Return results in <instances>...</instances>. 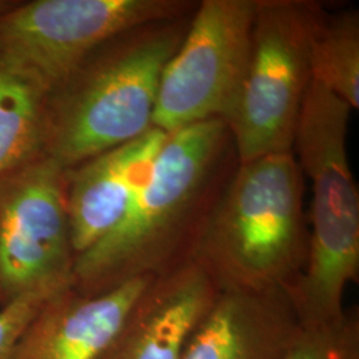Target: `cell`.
<instances>
[{"label":"cell","instance_id":"6da1fadb","mask_svg":"<svg viewBox=\"0 0 359 359\" xmlns=\"http://www.w3.org/2000/svg\"><path fill=\"white\" fill-rule=\"evenodd\" d=\"M237 165L222 118L169 133L127 215L76 257L72 287L81 294H100L192 261L206 218Z\"/></svg>","mask_w":359,"mask_h":359},{"label":"cell","instance_id":"7a4b0ae2","mask_svg":"<svg viewBox=\"0 0 359 359\" xmlns=\"http://www.w3.org/2000/svg\"><path fill=\"white\" fill-rule=\"evenodd\" d=\"M191 18L130 28L90 52L48 92L43 154L72 169L154 128L160 80Z\"/></svg>","mask_w":359,"mask_h":359},{"label":"cell","instance_id":"3957f363","mask_svg":"<svg viewBox=\"0 0 359 359\" xmlns=\"http://www.w3.org/2000/svg\"><path fill=\"white\" fill-rule=\"evenodd\" d=\"M302 176L293 152L237 165L192 256L218 292L287 290L297 281L308 256Z\"/></svg>","mask_w":359,"mask_h":359},{"label":"cell","instance_id":"277c9868","mask_svg":"<svg viewBox=\"0 0 359 359\" xmlns=\"http://www.w3.org/2000/svg\"><path fill=\"white\" fill-rule=\"evenodd\" d=\"M351 108L311 81L295 129L297 163L313 184L311 234L287 293L302 326L338 321L347 286L358 283L359 193L347 158Z\"/></svg>","mask_w":359,"mask_h":359},{"label":"cell","instance_id":"5b68a950","mask_svg":"<svg viewBox=\"0 0 359 359\" xmlns=\"http://www.w3.org/2000/svg\"><path fill=\"white\" fill-rule=\"evenodd\" d=\"M326 13L314 0H256L248 65L225 118L238 164L293 152L311 46Z\"/></svg>","mask_w":359,"mask_h":359},{"label":"cell","instance_id":"8992f818","mask_svg":"<svg viewBox=\"0 0 359 359\" xmlns=\"http://www.w3.org/2000/svg\"><path fill=\"white\" fill-rule=\"evenodd\" d=\"M192 0H29L0 13V62L51 90L90 52L130 28L191 16Z\"/></svg>","mask_w":359,"mask_h":359},{"label":"cell","instance_id":"52a82bcc","mask_svg":"<svg viewBox=\"0 0 359 359\" xmlns=\"http://www.w3.org/2000/svg\"><path fill=\"white\" fill-rule=\"evenodd\" d=\"M67 182L68 169L46 154L0 176V308L74 285Z\"/></svg>","mask_w":359,"mask_h":359},{"label":"cell","instance_id":"ba28073f","mask_svg":"<svg viewBox=\"0 0 359 359\" xmlns=\"http://www.w3.org/2000/svg\"><path fill=\"white\" fill-rule=\"evenodd\" d=\"M256 0H203L158 86L154 128L173 133L229 115L250 52Z\"/></svg>","mask_w":359,"mask_h":359},{"label":"cell","instance_id":"9c48e42d","mask_svg":"<svg viewBox=\"0 0 359 359\" xmlns=\"http://www.w3.org/2000/svg\"><path fill=\"white\" fill-rule=\"evenodd\" d=\"M218 289L194 261L154 277L99 359H181Z\"/></svg>","mask_w":359,"mask_h":359},{"label":"cell","instance_id":"30bf717a","mask_svg":"<svg viewBox=\"0 0 359 359\" xmlns=\"http://www.w3.org/2000/svg\"><path fill=\"white\" fill-rule=\"evenodd\" d=\"M168 133L149 129L68 169L67 209L75 256L115 229L148 181ZM76 259V258H75Z\"/></svg>","mask_w":359,"mask_h":359},{"label":"cell","instance_id":"8fae6325","mask_svg":"<svg viewBox=\"0 0 359 359\" xmlns=\"http://www.w3.org/2000/svg\"><path fill=\"white\" fill-rule=\"evenodd\" d=\"M154 277H139L100 294L72 286L52 295L19 337L10 359H99L135 301Z\"/></svg>","mask_w":359,"mask_h":359},{"label":"cell","instance_id":"7c38bea8","mask_svg":"<svg viewBox=\"0 0 359 359\" xmlns=\"http://www.w3.org/2000/svg\"><path fill=\"white\" fill-rule=\"evenodd\" d=\"M299 329L285 289L218 292L181 359H283Z\"/></svg>","mask_w":359,"mask_h":359},{"label":"cell","instance_id":"4fadbf2b","mask_svg":"<svg viewBox=\"0 0 359 359\" xmlns=\"http://www.w3.org/2000/svg\"><path fill=\"white\" fill-rule=\"evenodd\" d=\"M48 92L0 62V176L44 154Z\"/></svg>","mask_w":359,"mask_h":359},{"label":"cell","instance_id":"5bb4252c","mask_svg":"<svg viewBox=\"0 0 359 359\" xmlns=\"http://www.w3.org/2000/svg\"><path fill=\"white\" fill-rule=\"evenodd\" d=\"M311 81L359 108V13L354 8L326 13L313 40Z\"/></svg>","mask_w":359,"mask_h":359},{"label":"cell","instance_id":"9a60e30c","mask_svg":"<svg viewBox=\"0 0 359 359\" xmlns=\"http://www.w3.org/2000/svg\"><path fill=\"white\" fill-rule=\"evenodd\" d=\"M283 359H359L358 309H346L333 323L301 325Z\"/></svg>","mask_w":359,"mask_h":359},{"label":"cell","instance_id":"2e32d148","mask_svg":"<svg viewBox=\"0 0 359 359\" xmlns=\"http://www.w3.org/2000/svg\"><path fill=\"white\" fill-rule=\"evenodd\" d=\"M59 292L62 290H35L0 308V359L11 358L13 347L27 325L47 299Z\"/></svg>","mask_w":359,"mask_h":359},{"label":"cell","instance_id":"e0dca14e","mask_svg":"<svg viewBox=\"0 0 359 359\" xmlns=\"http://www.w3.org/2000/svg\"><path fill=\"white\" fill-rule=\"evenodd\" d=\"M13 3H15V0H0V13L8 10Z\"/></svg>","mask_w":359,"mask_h":359}]
</instances>
